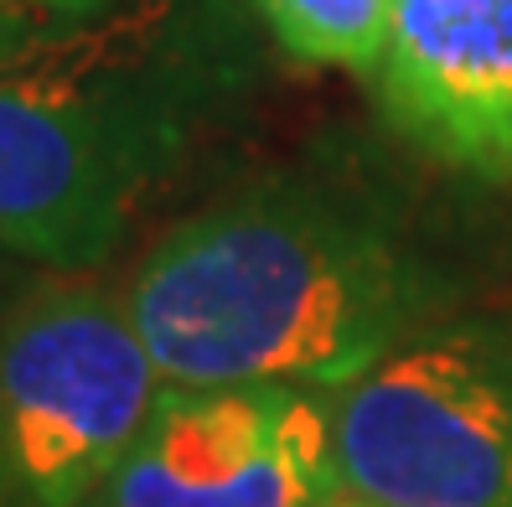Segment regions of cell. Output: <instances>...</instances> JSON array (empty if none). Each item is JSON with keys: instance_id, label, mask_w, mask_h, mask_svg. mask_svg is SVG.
<instances>
[{"instance_id": "1", "label": "cell", "mask_w": 512, "mask_h": 507, "mask_svg": "<svg viewBox=\"0 0 512 507\" xmlns=\"http://www.w3.org/2000/svg\"><path fill=\"white\" fill-rule=\"evenodd\" d=\"M125 306L171 389L337 394L450 316V275L399 192L311 161L176 218L135 259Z\"/></svg>"}, {"instance_id": "2", "label": "cell", "mask_w": 512, "mask_h": 507, "mask_svg": "<svg viewBox=\"0 0 512 507\" xmlns=\"http://www.w3.org/2000/svg\"><path fill=\"white\" fill-rule=\"evenodd\" d=\"M259 47L244 0H119L0 57V254L104 264L238 109Z\"/></svg>"}, {"instance_id": "3", "label": "cell", "mask_w": 512, "mask_h": 507, "mask_svg": "<svg viewBox=\"0 0 512 507\" xmlns=\"http://www.w3.org/2000/svg\"><path fill=\"white\" fill-rule=\"evenodd\" d=\"M125 295L83 275L0 301V507H88L161 399Z\"/></svg>"}, {"instance_id": "4", "label": "cell", "mask_w": 512, "mask_h": 507, "mask_svg": "<svg viewBox=\"0 0 512 507\" xmlns=\"http://www.w3.org/2000/svg\"><path fill=\"white\" fill-rule=\"evenodd\" d=\"M337 482L378 507H512V321L440 316L331 394Z\"/></svg>"}, {"instance_id": "5", "label": "cell", "mask_w": 512, "mask_h": 507, "mask_svg": "<svg viewBox=\"0 0 512 507\" xmlns=\"http://www.w3.org/2000/svg\"><path fill=\"white\" fill-rule=\"evenodd\" d=\"M337 492L331 394L166 383L88 507H321Z\"/></svg>"}, {"instance_id": "6", "label": "cell", "mask_w": 512, "mask_h": 507, "mask_svg": "<svg viewBox=\"0 0 512 507\" xmlns=\"http://www.w3.org/2000/svg\"><path fill=\"white\" fill-rule=\"evenodd\" d=\"M378 99L419 156L512 192V0H399Z\"/></svg>"}, {"instance_id": "7", "label": "cell", "mask_w": 512, "mask_h": 507, "mask_svg": "<svg viewBox=\"0 0 512 507\" xmlns=\"http://www.w3.org/2000/svg\"><path fill=\"white\" fill-rule=\"evenodd\" d=\"M399 0H254L264 32L311 68L378 73Z\"/></svg>"}, {"instance_id": "8", "label": "cell", "mask_w": 512, "mask_h": 507, "mask_svg": "<svg viewBox=\"0 0 512 507\" xmlns=\"http://www.w3.org/2000/svg\"><path fill=\"white\" fill-rule=\"evenodd\" d=\"M114 6L119 0H0V57L68 32V26H83Z\"/></svg>"}, {"instance_id": "9", "label": "cell", "mask_w": 512, "mask_h": 507, "mask_svg": "<svg viewBox=\"0 0 512 507\" xmlns=\"http://www.w3.org/2000/svg\"><path fill=\"white\" fill-rule=\"evenodd\" d=\"M321 507H378V502H368V497H352V492H337V497H326Z\"/></svg>"}]
</instances>
